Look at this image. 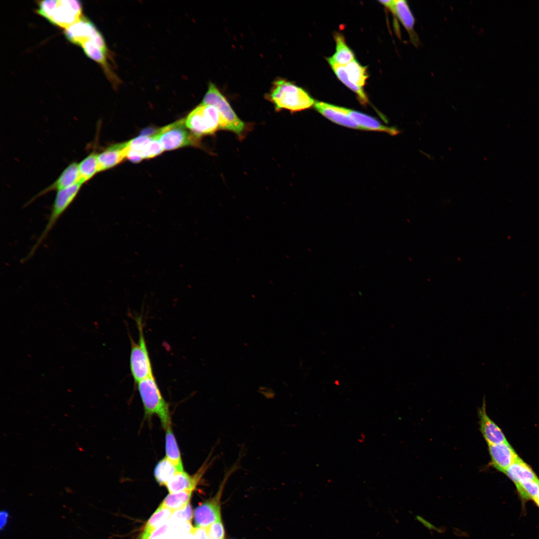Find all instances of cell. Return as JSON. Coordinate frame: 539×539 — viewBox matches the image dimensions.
I'll return each instance as SVG.
<instances>
[{
    "label": "cell",
    "mask_w": 539,
    "mask_h": 539,
    "mask_svg": "<svg viewBox=\"0 0 539 539\" xmlns=\"http://www.w3.org/2000/svg\"><path fill=\"white\" fill-rule=\"evenodd\" d=\"M344 109L361 130L385 132L391 135L399 133L397 128L384 125L371 116L346 108Z\"/></svg>",
    "instance_id": "17"
},
{
    "label": "cell",
    "mask_w": 539,
    "mask_h": 539,
    "mask_svg": "<svg viewBox=\"0 0 539 539\" xmlns=\"http://www.w3.org/2000/svg\"><path fill=\"white\" fill-rule=\"evenodd\" d=\"M193 490L170 493L160 505L173 512L185 507L190 501Z\"/></svg>",
    "instance_id": "27"
},
{
    "label": "cell",
    "mask_w": 539,
    "mask_h": 539,
    "mask_svg": "<svg viewBox=\"0 0 539 539\" xmlns=\"http://www.w3.org/2000/svg\"><path fill=\"white\" fill-rule=\"evenodd\" d=\"M192 532L195 539H207L206 528L196 527L193 528Z\"/></svg>",
    "instance_id": "36"
},
{
    "label": "cell",
    "mask_w": 539,
    "mask_h": 539,
    "mask_svg": "<svg viewBox=\"0 0 539 539\" xmlns=\"http://www.w3.org/2000/svg\"><path fill=\"white\" fill-rule=\"evenodd\" d=\"M137 384L146 414L157 415L165 429L171 425L168 405L161 393L154 375Z\"/></svg>",
    "instance_id": "2"
},
{
    "label": "cell",
    "mask_w": 539,
    "mask_h": 539,
    "mask_svg": "<svg viewBox=\"0 0 539 539\" xmlns=\"http://www.w3.org/2000/svg\"><path fill=\"white\" fill-rule=\"evenodd\" d=\"M82 185L80 182H78L68 188L57 191L50 214L48 217V222L36 242L31 248L25 260L31 257L45 240L60 217L74 200Z\"/></svg>",
    "instance_id": "5"
},
{
    "label": "cell",
    "mask_w": 539,
    "mask_h": 539,
    "mask_svg": "<svg viewBox=\"0 0 539 539\" xmlns=\"http://www.w3.org/2000/svg\"><path fill=\"white\" fill-rule=\"evenodd\" d=\"M454 533L457 536L459 537H468L469 534L468 532H465L461 531L457 528H454Z\"/></svg>",
    "instance_id": "39"
},
{
    "label": "cell",
    "mask_w": 539,
    "mask_h": 539,
    "mask_svg": "<svg viewBox=\"0 0 539 539\" xmlns=\"http://www.w3.org/2000/svg\"><path fill=\"white\" fill-rule=\"evenodd\" d=\"M201 104L216 107L221 115L222 124L221 129L227 130L241 135L245 124L235 113L230 104L213 83H210Z\"/></svg>",
    "instance_id": "6"
},
{
    "label": "cell",
    "mask_w": 539,
    "mask_h": 539,
    "mask_svg": "<svg viewBox=\"0 0 539 539\" xmlns=\"http://www.w3.org/2000/svg\"><path fill=\"white\" fill-rule=\"evenodd\" d=\"M314 107L317 111L333 123L349 128L361 130L346 112L344 107L319 101H316Z\"/></svg>",
    "instance_id": "13"
},
{
    "label": "cell",
    "mask_w": 539,
    "mask_h": 539,
    "mask_svg": "<svg viewBox=\"0 0 539 539\" xmlns=\"http://www.w3.org/2000/svg\"><path fill=\"white\" fill-rule=\"evenodd\" d=\"M479 429L488 445H497L507 442L502 430L489 417L486 411L485 400L478 409Z\"/></svg>",
    "instance_id": "10"
},
{
    "label": "cell",
    "mask_w": 539,
    "mask_h": 539,
    "mask_svg": "<svg viewBox=\"0 0 539 539\" xmlns=\"http://www.w3.org/2000/svg\"><path fill=\"white\" fill-rule=\"evenodd\" d=\"M327 60L333 71L340 80L356 94L361 104L364 105L367 104L368 100L362 88L356 85L350 81L344 66L337 64L332 60L330 57L328 58Z\"/></svg>",
    "instance_id": "23"
},
{
    "label": "cell",
    "mask_w": 539,
    "mask_h": 539,
    "mask_svg": "<svg viewBox=\"0 0 539 539\" xmlns=\"http://www.w3.org/2000/svg\"><path fill=\"white\" fill-rule=\"evenodd\" d=\"M97 153L91 152L78 163L80 182L84 184L98 172Z\"/></svg>",
    "instance_id": "24"
},
{
    "label": "cell",
    "mask_w": 539,
    "mask_h": 539,
    "mask_svg": "<svg viewBox=\"0 0 539 539\" xmlns=\"http://www.w3.org/2000/svg\"><path fill=\"white\" fill-rule=\"evenodd\" d=\"M270 96L276 109L291 112L309 108L315 102L302 88L283 79L274 82Z\"/></svg>",
    "instance_id": "1"
},
{
    "label": "cell",
    "mask_w": 539,
    "mask_h": 539,
    "mask_svg": "<svg viewBox=\"0 0 539 539\" xmlns=\"http://www.w3.org/2000/svg\"><path fill=\"white\" fill-rule=\"evenodd\" d=\"M205 467L194 476H190L183 471H178L167 482L165 486L170 493H175L185 490H194L202 475Z\"/></svg>",
    "instance_id": "18"
},
{
    "label": "cell",
    "mask_w": 539,
    "mask_h": 539,
    "mask_svg": "<svg viewBox=\"0 0 539 539\" xmlns=\"http://www.w3.org/2000/svg\"><path fill=\"white\" fill-rule=\"evenodd\" d=\"M98 31L95 24L83 15L77 22L65 29L64 34L72 43L81 46Z\"/></svg>",
    "instance_id": "12"
},
{
    "label": "cell",
    "mask_w": 539,
    "mask_h": 539,
    "mask_svg": "<svg viewBox=\"0 0 539 539\" xmlns=\"http://www.w3.org/2000/svg\"><path fill=\"white\" fill-rule=\"evenodd\" d=\"M488 450L491 465L504 473L519 457L508 441L500 444L488 445Z\"/></svg>",
    "instance_id": "11"
},
{
    "label": "cell",
    "mask_w": 539,
    "mask_h": 539,
    "mask_svg": "<svg viewBox=\"0 0 539 539\" xmlns=\"http://www.w3.org/2000/svg\"><path fill=\"white\" fill-rule=\"evenodd\" d=\"M165 430V457L176 466L179 471H183L180 452L172 430L171 426H168Z\"/></svg>",
    "instance_id": "22"
},
{
    "label": "cell",
    "mask_w": 539,
    "mask_h": 539,
    "mask_svg": "<svg viewBox=\"0 0 539 539\" xmlns=\"http://www.w3.org/2000/svg\"><path fill=\"white\" fill-rule=\"evenodd\" d=\"M534 501L536 503V504L539 507V492L538 493V495H537L536 498L534 500Z\"/></svg>",
    "instance_id": "41"
},
{
    "label": "cell",
    "mask_w": 539,
    "mask_h": 539,
    "mask_svg": "<svg viewBox=\"0 0 539 539\" xmlns=\"http://www.w3.org/2000/svg\"><path fill=\"white\" fill-rule=\"evenodd\" d=\"M207 539H224V528L221 519L206 528Z\"/></svg>",
    "instance_id": "34"
},
{
    "label": "cell",
    "mask_w": 539,
    "mask_h": 539,
    "mask_svg": "<svg viewBox=\"0 0 539 539\" xmlns=\"http://www.w3.org/2000/svg\"><path fill=\"white\" fill-rule=\"evenodd\" d=\"M78 182H80L78 170V163L76 162H73L70 163L64 169L59 177L53 183L38 193L31 199L27 204H30L36 198L51 191H56L57 192L68 188Z\"/></svg>",
    "instance_id": "14"
},
{
    "label": "cell",
    "mask_w": 539,
    "mask_h": 539,
    "mask_svg": "<svg viewBox=\"0 0 539 539\" xmlns=\"http://www.w3.org/2000/svg\"><path fill=\"white\" fill-rule=\"evenodd\" d=\"M169 527L168 521L162 526L156 529L147 539H163L166 536Z\"/></svg>",
    "instance_id": "35"
},
{
    "label": "cell",
    "mask_w": 539,
    "mask_h": 539,
    "mask_svg": "<svg viewBox=\"0 0 539 539\" xmlns=\"http://www.w3.org/2000/svg\"><path fill=\"white\" fill-rule=\"evenodd\" d=\"M187 128L196 137L211 135L221 129L222 118L214 106L200 104L185 119Z\"/></svg>",
    "instance_id": "4"
},
{
    "label": "cell",
    "mask_w": 539,
    "mask_h": 539,
    "mask_svg": "<svg viewBox=\"0 0 539 539\" xmlns=\"http://www.w3.org/2000/svg\"><path fill=\"white\" fill-rule=\"evenodd\" d=\"M237 467L236 464L227 471L219 490L214 497L200 504L195 509L194 516L196 527L207 528L221 519L220 503L221 497L227 481Z\"/></svg>",
    "instance_id": "8"
},
{
    "label": "cell",
    "mask_w": 539,
    "mask_h": 539,
    "mask_svg": "<svg viewBox=\"0 0 539 539\" xmlns=\"http://www.w3.org/2000/svg\"><path fill=\"white\" fill-rule=\"evenodd\" d=\"M380 2L391 10L409 32L413 30L415 19L406 1L380 0Z\"/></svg>",
    "instance_id": "19"
},
{
    "label": "cell",
    "mask_w": 539,
    "mask_h": 539,
    "mask_svg": "<svg viewBox=\"0 0 539 539\" xmlns=\"http://www.w3.org/2000/svg\"><path fill=\"white\" fill-rule=\"evenodd\" d=\"M85 54L91 59L94 60L103 68L108 80L112 83L114 88H117L120 84L121 80L112 71V68L108 63V56L91 40H88L81 46Z\"/></svg>",
    "instance_id": "16"
},
{
    "label": "cell",
    "mask_w": 539,
    "mask_h": 539,
    "mask_svg": "<svg viewBox=\"0 0 539 539\" xmlns=\"http://www.w3.org/2000/svg\"><path fill=\"white\" fill-rule=\"evenodd\" d=\"M178 471L176 466L166 457H164L156 465L154 475L160 485L165 486Z\"/></svg>",
    "instance_id": "26"
},
{
    "label": "cell",
    "mask_w": 539,
    "mask_h": 539,
    "mask_svg": "<svg viewBox=\"0 0 539 539\" xmlns=\"http://www.w3.org/2000/svg\"><path fill=\"white\" fill-rule=\"evenodd\" d=\"M57 0H45L37 1V14L48 20L56 5Z\"/></svg>",
    "instance_id": "33"
},
{
    "label": "cell",
    "mask_w": 539,
    "mask_h": 539,
    "mask_svg": "<svg viewBox=\"0 0 539 539\" xmlns=\"http://www.w3.org/2000/svg\"><path fill=\"white\" fill-rule=\"evenodd\" d=\"M417 519L425 527L427 528L429 530H435L440 533H443L446 531V528L445 527H441L440 529H437L420 516H417Z\"/></svg>",
    "instance_id": "37"
},
{
    "label": "cell",
    "mask_w": 539,
    "mask_h": 539,
    "mask_svg": "<svg viewBox=\"0 0 539 539\" xmlns=\"http://www.w3.org/2000/svg\"><path fill=\"white\" fill-rule=\"evenodd\" d=\"M520 496L523 500L534 501L539 491V479L526 480L516 485Z\"/></svg>",
    "instance_id": "29"
},
{
    "label": "cell",
    "mask_w": 539,
    "mask_h": 539,
    "mask_svg": "<svg viewBox=\"0 0 539 539\" xmlns=\"http://www.w3.org/2000/svg\"><path fill=\"white\" fill-rule=\"evenodd\" d=\"M173 512L160 505L146 524L141 536V539H147L156 528L167 522Z\"/></svg>",
    "instance_id": "21"
},
{
    "label": "cell",
    "mask_w": 539,
    "mask_h": 539,
    "mask_svg": "<svg viewBox=\"0 0 539 539\" xmlns=\"http://www.w3.org/2000/svg\"><path fill=\"white\" fill-rule=\"evenodd\" d=\"M191 522H181L172 524H169L165 539H178L182 535L192 531Z\"/></svg>",
    "instance_id": "30"
},
{
    "label": "cell",
    "mask_w": 539,
    "mask_h": 539,
    "mask_svg": "<svg viewBox=\"0 0 539 539\" xmlns=\"http://www.w3.org/2000/svg\"><path fill=\"white\" fill-rule=\"evenodd\" d=\"M344 67L350 81L362 88L368 77L366 67L360 65L355 59L344 65Z\"/></svg>",
    "instance_id": "28"
},
{
    "label": "cell",
    "mask_w": 539,
    "mask_h": 539,
    "mask_svg": "<svg viewBox=\"0 0 539 539\" xmlns=\"http://www.w3.org/2000/svg\"><path fill=\"white\" fill-rule=\"evenodd\" d=\"M154 136L164 151L195 145L198 138L187 128L185 119L160 128Z\"/></svg>",
    "instance_id": "7"
},
{
    "label": "cell",
    "mask_w": 539,
    "mask_h": 539,
    "mask_svg": "<svg viewBox=\"0 0 539 539\" xmlns=\"http://www.w3.org/2000/svg\"><path fill=\"white\" fill-rule=\"evenodd\" d=\"M505 474L515 485L524 481L538 479L531 467L520 457L508 467Z\"/></svg>",
    "instance_id": "20"
},
{
    "label": "cell",
    "mask_w": 539,
    "mask_h": 539,
    "mask_svg": "<svg viewBox=\"0 0 539 539\" xmlns=\"http://www.w3.org/2000/svg\"><path fill=\"white\" fill-rule=\"evenodd\" d=\"M81 2L77 0H57L51 17L52 24L66 29L77 22L83 15Z\"/></svg>",
    "instance_id": "9"
},
{
    "label": "cell",
    "mask_w": 539,
    "mask_h": 539,
    "mask_svg": "<svg viewBox=\"0 0 539 539\" xmlns=\"http://www.w3.org/2000/svg\"><path fill=\"white\" fill-rule=\"evenodd\" d=\"M128 142L112 145L97 154L99 172L112 168L126 158Z\"/></svg>",
    "instance_id": "15"
},
{
    "label": "cell",
    "mask_w": 539,
    "mask_h": 539,
    "mask_svg": "<svg viewBox=\"0 0 539 539\" xmlns=\"http://www.w3.org/2000/svg\"><path fill=\"white\" fill-rule=\"evenodd\" d=\"M192 516V510L189 503L185 507L173 512L168 522L170 524L181 522H191Z\"/></svg>",
    "instance_id": "32"
},
{
    "label": "cell",
    "mask_w": 539,
    "mask_h": 539,
    "mask_svg": "<svg viewBox=\"0 0 539 539\" xmlns=\"http://www.w3.org/2000/svg\"><path fill=\"white\" fill-rule=\"evenodd\" d=\"M178 539H195L194 536L193 532H191L189 533L184 534L181 536Z\"/></svg>",
    "instance_id": "40"
},
{
    "label": "cell",
    "mask_w": 539,
    "mask_h": 539,
    "mask_svg": "<svg viewBox=\"0 0 539 539\" xmlns=\"http://www.w3.org/2000/svg\"><path fill=\"white\" fill-rule=\"evenodd\" d=\"M336 49L331 59L337 64L345 65L354 59V55L352 51L347 46L343 36L340 33L335 35Z\"/></svg>",
    "instance_id": "25"
},
{
    "label": "cell",
    "mask_w": 539,
    "mask_h": 539,
    "mask_svg": "<svg viewBox=\"0 0 539 539\" xmlns=\"http://www.w3.org/2000/svg\"><path fill=\"white\" fill-rule=\"evenodd\" d=\"M164 151L159 141L152 135L151 140L146 144L140 154L143 159L158 156Z\"/></svg>",
    "instance_id": "31"
},
{
    "label": "cell",
    "mask_w": 539,
    "mask_h": 539,
    "mask_svg": "<svg viewBox=\"0 0 539 539\" xmlns=\"http://www.w3.org/2000/svg\"><path fill=\"white\" fill-rule=\"evenodd\" d=\"M8 517V514H7V513L6 512H5V511H1V513H0V529L1 530L2 529V528L6 524V523L7 522Z\"/></svg>",
    "instance_id": "38"
},
{
    "label": "cell",
    "mask_w": 539,
    "mask_h": 539,
    "mask_svg": "<svg viewBox=\"0 0 539 539\" xmlns=\"http://www.w3.org/2000/svg\"><path fill=\"white\" fill-rule=\"evenodd\" d=\"M139 333L138 340L135 342L131 338V350L129 357L130 369L134 382L139 381L153 375L152 366L147 346L142 319L136 318Z\"/></svg>",
    "instance_id": "3"
}]
</instances>
